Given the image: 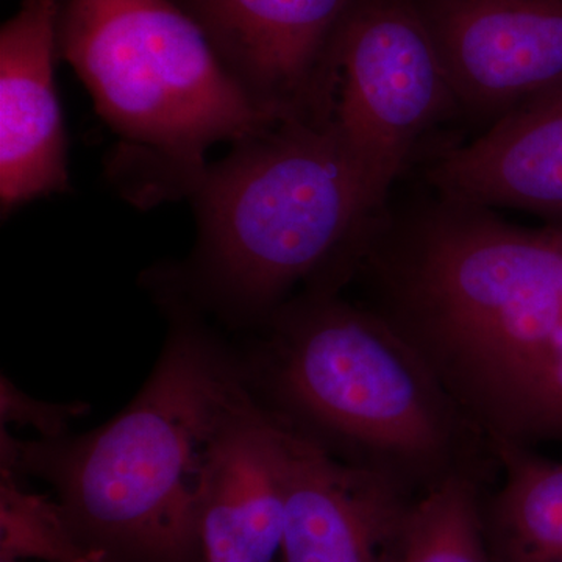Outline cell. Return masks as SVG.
<instances>
[{
    "label": "cell",
    "instance_id": "obj_1",
    "mask_svg": "<svg viewBox=\"0 0 562 562\" xmlns=\"http://www.w3.org/2000/svg\"><path fill=\"white\" fill-rule=\"evenodd\" d=\"M171 333L131 405L79 438L27 442L0 427V471L46 480L80 541L110 562H202L201 512L214 457L257 401L190 303L165 292Z\"/></svg>",
    "mask_w": 562,
    "mask_h": 562
},
{
    "label": "cell",
    "instance_id": "obj_2",
    "mask_svg": "<svg viewBox=\"0 0 562 562\" xmlns=\"http://www.w3.org/2000/svg\"><path fill=\"white\" fill-rule=\"evenodd\" d=\"M244 364L258 401L342 458L422 491L462 460L479 435L420 351L382 313L308 288L265 322Z\"/></svg>",
    "mask_w": 562,
    "mask_h": 562
},
{
    "label": "cell",
    "instance_id": "obj_3",
    "mask_svg": "<svg viewBox=\"0 0 562 562\" xmlns=\"http://www.w3.org/2000/svg\"><path fill=\"white\" fill-rule=\"evenodd\" d=\"M190 294L265 324L295 286L336 288L369 243L368 183L333 122H281L233 144L191 194Z\"/></svg>",
    "mask_w": 562,
    "mask_h": 562
},
{
    "label": "cell",
    "instance_id": "obj_4",
    "mask_svg": "<svg viewBox=\"0 0 562 562\" xmlns=\"http://www.w3.org/2000/svg\"><path fill=\"white\" fill-rule=\"evenodd\" d=\"M58 46L117 138L111 181L140 209L191 198L211 147L277 125L176 0H60Z\"/></svg>",
    "mask_w": 562,
    "mask_h": 562
},
{
    "label": "cell",
    "instance_id": "obj_5",
    "mask_svg": "<svg viewBox=\"0 0 562 562\" xmlns=\"http://www.w3.org/2000/svg\"><path fill=\"white\" fill-rule=\"evenodd\" d=\"M333 60L331 122L380 206L417 140L457 103L416 0H357Z\"/></svg>",
    "mask_w": 562,
    "mask_h": 562
},
{
    "label": "cell",
    "instance_id": "obj_6",
    "mask_svg": "<svg viewBox=\"0 0 562 562\" xmlns=\"http://www.w3.org/2000/svg\"><path fill=\"white\" fill-rule=\"evenodd\" d=\"M233 79L277 124H327L338 72L333 50L357 0H176Z\"/></svg>",
    "mask_w": 562,
    "mask_h": 562
},
{
    "label": "cell",
    "instance_id": "obj_7",
    "mask_svg": "<svg viewBox=\"0 0 562 562\" xmlns=\"http://www.w3.org/2000/svg\"><path fill=\"white\" fill-rule=\"evenodd\" d=\"M454 103L497 121L562 87V0H416Z\"/></svg>",
    "mask_w": 562,
    "mask_h": 562
},
{
    "label": "cell",
    "instance_id": "obj_8",
    "mask_svg": "<svg viewBox=\"0 0 562 562\" xmlns=\"http://www.w3.org/2000/svg\"><path fill=\"white\" fill-rule=\"evenodd\" d=\"M280 424L284 495L280 560L397 562L413 505L405 484L342 460L286 422Z\"/></svg>",
    "mask_w": 562,
    "mask_h": 562
},
{
    "label": "cell",
    "instance_id": "obj_9",
    "mask_svg": "<svg viewBox=\"0 0 562 562\" xmlns=\"http://www.w3.org/2000/svg\"><path fill=\"white\" fill-rule=\"evenodd\" d=\"M60 0H21L0 31V209L69 190L55 66Z\"/></svg>",
    "mask_w": 562,
    "mask_h": 562
},
{
    "label": "cell",
    "instance_id": "obj_10",
    "mask_svg": "<svg viewBox=\"0 0 562 562\" xmlns=\"http://www.w3.org/2000/svg\"><path fill=\"white\" fill-rule=\"evenodd\" d=\"M442 199L562 222V87L531 99L431 171Z\"/></svg>",
    "mask_w": 562,
    "mask_h": 562
},
{
    "label": "cell",
    "instance_id": "obj_11",
    "mask_svg": "<svg viewBox=\"0 0 562 562\" xmlns=\"http://www.w3.org/2000/svg\"><path fill=\"white\" fill-rule=\"evenodd\" d=\"M281 424L251 403L220 443L203 494L202 562H276L283 547Z\"/></svg>",
    "mask_w": 562,
    "mask_h": 562
},
{
    "label": "cell",
    "instance_id": "obj_12",
    "mask_svg": "<svg viewBox=\"0 0 562 562\" xmlns=\"http://www.w3.org/2000/svg\"><path fill=\"white\" fill-rule=\"evenodd\" d=\"M491 450L503 472L483 509L492 562H562V461L514 443Z\"/></svg>",
    "mask_w": 562,
    "mask_h": 562
},
{
    "label": "cell",
    "instance_id": "obj_13",
    "mask_svg": "<svg viewBox=\"0 0 562 562\" xmlns=\"http://www.w3.org/2000/svg\"><path fill=\"white\" fill-rule=\"evenodd\" d=\"M397 562H492L471 469L443 476L413 502Z\"/></svg>",
    "mask_w": 562,
    "mask_h": 562
},
{
    "label": "cell",
    "instance_id": "obj_14",
    "mask_svg": "<svg viewBox=\"0 0 562 562\" xmlns=\"http://www.w3.org/2000/svg\"><path fill=\"white\" fill-rule=\"evenodd\" d=\"M110 562L80 541L58 501L0 471V561Z\"/></svg>",
    "mask_w": 562,
    "mask_h": 562
},
{
    "label": "cell",
    "instance_id": "obj_15",
    "mask_svg": "<svg viewBox=\"0 0 562 562\" xmlns=\"http://www.w3.org/2000/svg\"><path fill=\"white\" fill-rule=\"evenodd\" d=\"M88 412L90 405L83 402L38 401L25 394L9 376H0V427L14 424L32 428L40 436V441H58L66 438L70 424Z\"/></svg>",
    "mask_w": 562,
    "mask_h": 562
},
{
    "label": "cell",
    "instance_id": "obj_16",
    "mask_svg": "<svg viewBox=\"0 0 562 562\" xmlns=\"http://www.w3.org/2000/svg\"><path fill=\"white\" fill-rule=\"evenodd\" d=\"M0 562H14V561H0Z\"/></svg>",
    "mask_w": 562,
    "mask_h": 562
}]
</instances>
